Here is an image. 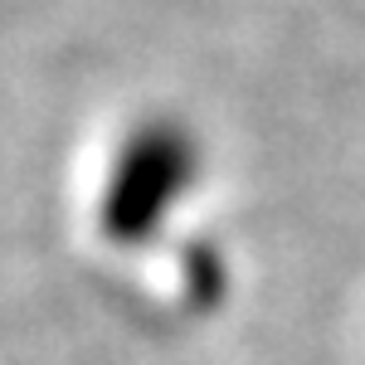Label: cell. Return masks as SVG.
I'll return each mask as SVG.
<instances>
[{"label":"cell","instance_id":"6da1fadb","mask_svg":"<svg viewBox=\"0 0 365 365\" xmlns=\"http://www.w3.org/2000/svg\"><path fill=\"white\" fill-rule=\"evenodd\" d=\"M205 170L200 137L175 117H146L117 141L98 190V229L117 244H146L190 200Z\"/></svg>","mask_w":365,"mask_h":365}]
</instances>
